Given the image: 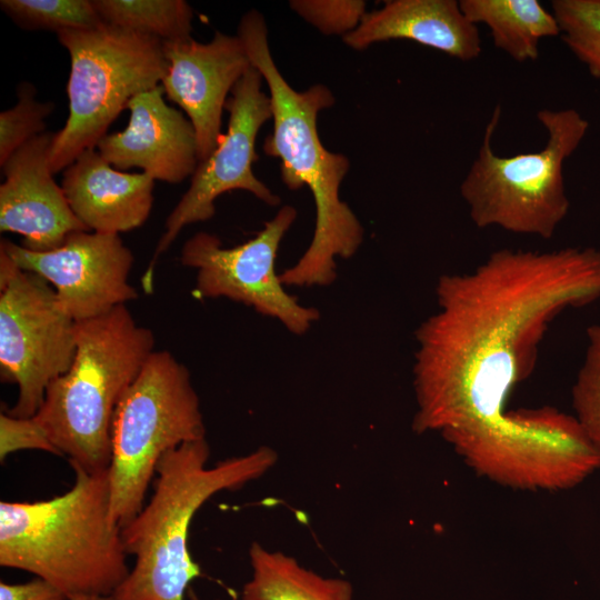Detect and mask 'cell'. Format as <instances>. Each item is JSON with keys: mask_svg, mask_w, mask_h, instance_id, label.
I'll use <instances>...</instances> for the list:
<instances>
[{"mask_svg": "<svg viewBox=\"0 0 600 600\" xmlns=\"http://www.w3.org/2000/svg\"><path fill=\"white\" fill-rule=\"evenodd\" d=\"M187 596L189 600H201L192 589L188 590Z\"/></svg>", "mask_w": 600, "mask_h": 600, "instance_id": "f546056e", "label": "cell"}, {"mask_svg": "<svg viewBox=\"0 0 600 600\" xmlns=\"http://www.w3.org/2000/svg\"><path fill=\"white\" fill-rule=\"evenodd\" d=\"M0 600H68V598L48 581L34 578L28 582H0Z\"/></svg>", "mask_w": 600, "mask_h": 600, "instance_id": "83f0119b", "label": "cell"}, {"mask_svg": "<svg viewBox=\"0 0 600 600\" xmlns=\"http://www.w3.org/2000/svg\"><path fill=\"white\" fill-rule=\"evenodd\" d=\"M571 394L573 416L600 457V324L587 329V348Z\"/></svg>", "mask_w": 600, "mask_h": 600, "instance_id": "cb8c5ba5", "label": "cell"}, {"mask_svg": "<svg viewBox=\"0 0 600 600\" xmlns=\"http://www.w3.org/2000/svg\"><path fill=\"white\" fill-rule=\"evenodd\" d=\"M161 84L132 98L124 130L106 134L97 150L118 170L140 168L154 180L180 183L198 164L196 130L179 110L163 100Z\"/></svg>", "mask_w": 600, "mask_h": 600, "instance_id": "2e32d148", "label": "cell"}, {"mask_svg": "<svg viewBox=\"0 0 600 600\" xmlns=\"http://www.w3.org/2000/svg\"><path fill=\"white\" fill-rule=\"evenodd\" d=\"M70 466L74 481L62 494L0 502V566L48 581L68 600L111 596L130 568L109 518V473Z\"/></svg>", "mask_w": 600, "mask_h": 600, "instance_id": "277c9868", "label": "cell"}, {"mask_svg": "<svg viewBox=\"0 0 600 600\" xmlns=\"http://www.w3.org/2000/svg\"><path fill=\"white\" fill-rule=\"evenodd\" d=\"M102 22L176 41L191 37L193 11L184 0H92Z\"/></svg>", "mask_w": 600, "mask_h": 600, "instance_id": "44dd1931", "label": "cell"}, {"mask_svg": "<svg viewBox=\"0 0 600 600\" xmlns=\"http://www.w3.org/2000/svg\"><path fill=\"white\" fill-rule=\"evenodd\" d=\"M53 136L46 131L32 138L1 167L0 231L20 234V246L34 252L59 248L72 232L89 231L53 179L48 161Z\"/></svg>", "mask_w": 600, "mask_h": 600, "instance_id": "9a60e30c", "label": "cell"}, {"mask_svg": "<svg viewBox=\"0 0 600 600\" xmlns=\"http://www.w3.org/2000/svg\"><path fill=\"white\" fill-rule=\"evenodd\" d=\"M0 8L18 27L31 31L59 33L102 22L92 0H1Z\"/></svg>", "mask_w": 600, "mask_h": 600, "instance_id": "7402d4cb", "label": "cell"}, {"mask_svg": "<svg viewBox=\"0 0 600 600\" xmlns=\"http://www.w3.org/2000/svg\"><path fill=\"white\" fill-rule=\"evenodd\" d=\"M204 438L200 400L189 370L171 352L154 350L113 414L110 521L121 528L142 509L167 452Z\"/></svg>", "mask_w": 600, "mask_h": 600, "instance_id": "52a82bcc", "label": "cell"}, {"mask_svg": "<svg viewBox=\"0 0 600 600\" xmlns=\"http://www.w3.org/2000/svg\"><path fill=\"white\" fill-rule=\"evenodd\" d=\"M0 249L20 269L47 280L76 322L102 316L138 297L129 283L133 256L120 234L76 231L62 246L44 252L1 239Z\"/></svg>", "mask_w": 600, "mask_h": 600, "instance_id": "4fadbf2b", "label": "cell"}, {"mask_svg": "<svg viewBox=\"0 0 600 600\" xmlns=\"http://www.w3.org/2000/svg\"><path fill=\"white\" fill-rule=\"evenodd\" d=\"M154 179L113 169L87 149L63 171L69 206L89 231L120 234L141 227L151 212Z\"/></svg>", "mask_w": 600, "mask_h": 600, "instance_id": "e0dca14e", "label": "cell"}, {"mask_svg": "<svg viewBox=\"0 0 600 600\" xmlns=\"http://www.w3.org/2000/svg\"><path fill=\"white\" fill-rule=\"evenodd\" d=\"M168 62L161 86L191 121L198 142L199 162L216 149L221 137V118L237 82L251 67L242 40L216 31L211 41L192 37L163 42Z\"/></svg>", "mask_w": 600, "mask_h": 600, "instance_id": "5bb4252c", "label": "cell"}, {"mask_svg": "<svg viewBox=\"0 0 600 600\" xmlns=\"http://www.w3.org/2000/svg\"><path fill=\"white\" fill-rule=\"evenodd\" d=\"M551 8L563 42L600 81V0H553Z\"/></svg>", "mask_w": 600, "mask_h": 600, "instance_id": "603a6c76", "label": "cell"}, {"mask_svg": "<svg viewBox=\"0 0 600 600\" xmlns=\"http://www.w3.org/2000/svg\"><path fill=\"white\" fill-rule=\"evenodd\" d=\"M57 37L69 52L71 69L69 116L48 152L53 174L84 150L96 149L132 98L161 84L168 67L162 40L104 22Z\"/></svg>", "mask_w": 600, "mask_h": 600, "instance_id": "ba28073f", "label": "cell"}, {"mask_svg": "<svg viewBox=\"0 0 600 600\" xmlns=\"http://www.w3.org/2000/svg\"><path fill=\"white\" fill-rule=\"evenodd\" d=\"M70 600H112L110 596H88L79 597Z\"/></svg>", "mask_w": 600, "mask_h": 600, "instance_id": "f1b7e54d", "label": "cell"}, {"mask_svg": "<svg viewBox=\"0 0 600 600\" xmlns=\"http://www.w3.org/2000/svg\"><path fill=\"white\" fill-rule=\"evenodd\" d=\"M296 217L293 207L283 206L254 238L232 248H224L217 236L208 232L188 239L180 262L197 269L196 297L242 302L277 318L294 334H303L318 320L319 311L301 306L289 294L276 271L280 242Z\"/></svg>", "mask_w": 600, "mask_h": 600, "instance_id": "7c38bea8", "label": "cell"}, {"mask_svg": "<svg viewBox=\"0 0 600 600\" xmlns=\"http://www.w3.org/2000/svg\"><path fill=\"white\" fill-rule=\"evenodd\" d=\"M262 76L251 64L228 98V131L221 134L208 159L199 162L191 183L168 216L153 256L141 278L142 289L151 293L159 257L168 250L188 224L211 219L216 199L231 190H246L269 206H278L276 196L253 173L256 140L260 128L272 118L270 97L261 90Z\"/></svg>", "mask_w": 600, "mask_h": 600, "instance_id": "8fae6325", "label": "cell"}, {"mask_svg": "<svg viewBox=\"0 0 600 600\" xmlns=\"http://www.w3.org/2000/svg\"><path fill=\"white\" fill-rule=\"evenodd\" d=\"M396 39L411 40L462 61L477 59L482 50L478 27L456 0L386 1L343 36V42L354 50Z\"/></svg>", "mask_w": 600, "mask_h": 600, "instance_id": "ac0fdd59", "label": "cell"}, {"mask_svg": "<svg viewBox=\"0 0 600 600\" xmlns=\"http://www.w3.org/2000/svg\"><path fill=\"white\" fill-rule=\"evenodd\" d=\"M76 348V321L52 286L0 249V374L19 390L6 412L33 417L48 386L71 367Z\"/></svg>", "mask_w": 600, "mask_h": 600, "instance_id": "30bf717a", "label": "cell"}, {"mask_svg": "<svg viewBox=\"0 0 600 600\" xmlns=\"http://www.w3.org/2000/svg\"><path fill=\"white\" fill-rule=\"evenodd\" d=\"M204 439L167 452L157 467L152 496L123 527L121 539L134 563L112 600H184L190 583L201 576L188 537L198 510L214 494L242 488L266 474L277 452L266 446L208 467Z\"/></svg>", "mask_w": 600, "mask_h": 600, "instance_id": "3957f363", "label": "cell"}, {"mask_svg": "<svg viewBox=\"0 0 600 600\" xmlns=\"http://www.w3.org/2000/svg\"><path fill=\"white\" fill-rule=\"evenodd\" d=\"M473 24H486L496 48L518 62L536 60L542 38L560 34L552 12L537 0H460Z\"/></svg>", "mask_w": 600, "mask_h": 600, "instance_id": "ffe728a7", "label": "cell"}, {"mask_svg": "<svg viewBox=\"0 0 600 600\" xmlns=\"http://www.w3.org/2000/svg\"><path fill=\"white\" fill-rule=\"evenodd\" d=\"M249 560L252 573L242 587L241 600H353L348 580L323 577L257 541L249 548Z\"/></svg>", "mask_w": 600, "mask_h": 600, "instance_id": "d6986e66", "label": "cell"}, {"mask_svg": "<svg viewBox=\"0 0 600 600\" xmlns=\"http://www.w3.org/2000/svg\"><path fill=\"white\" fill-rule=\"evenodd\" d=\"M18 102L0 112V166L32 138L46 132L44 119L53 111L51 101L36 99L32 83L22 82L17 88Z\"/></svg>", "mask_w": 600, "mask_h": 600, "instance_id": "d4e9b609", "label": "cell"}, {"mask_svg": "<svg viewBox=\"0 0 600 600\" xmlns=\"http://www.w3.org/2000/svg\"><path fill=\"white\" fill-rule=\"evenodd\" d=\"M237 36L270 93L273 129L263 150L280 160L283 183L293 191L307 186L316 204L311 243L299 261L280 274L281 282L328 286L337 277L336 258L352 257L363 240L360 221L339 196L349 159L327 150L318 133V114L334 104V97L321 83L297 91L287 82L272 58L264 18L257 10L243 14Z\"/></svg>", "mask_w": 600, "mask_h": 600, "instance_id": "7a4b0ae2", "label": "cell"}, {"mask_svg": "<svg viewBox=\"0 0 600 600\" xmlns=\"http://www.w3.org/2000/svg\"><path fill=\"white\" fill-rule=\"evenodd\" d=\"M457 454L479 476L530 491L571 489L600 469V457L576 417L553 407L510 410Z\"/></svg>", "mask_w": 600, "mask_h": 600, "instance_id": "9c48e42d", "label": "cell"}, {"mask_svg": "<svg viewBox=\"0 0 600 600\" xmlns=\"http://www.w3.org/2000/svg\"><path fill=\"white\" fill-rule=\"evenodd\" d=\"M154 334L126 304L76 322V354L69 370L47 388L33 416L60 457L87 471L108 470L116 408L154 351Z\"/></svg>", "mask_w": 600, "mask_h": 600, "instance_id": "5b68a950", "label": "cell"}, {"mask_svg": "<svg viewBox=\"0 0 600 600\" xmlns=\"http://www.w3.org/2000/svg\"><path fill=\"white\" fill-rule=\"evenodd\" d=\"M290 8L324 34H342L354 30L366 11L360 0H293Z\"/></svg>", "mask_w": 600, "mask_h": 600, "instance_id": "484cf974", "label": "cell"}, {"mask_svg": "<svg viewBox=\"0 0 600 600\" xmlns=\"http://www.w3.org/2000/svg\"><path fill=\"white\" fill-rule=\"evenodd\" d=\"M20 450H41L60 456L46 430L34 417L18 418L0 413V460Z\"/></svg>", "mask_w": 600, "mask_h": 600, "instance_id": "4316f807", "label": "cell"}, {"mask_svg": "<svg viewBox=\"0 0 600 600\" xmlns=\"http://www.w3.org/2000/svg\"><path fill=\"white\" fill-rule=\"evenodd\" d=\"M500 116L497 106L460 194L480 229L498 227L550 239L570 208L563 163L584 139L589 122L574 109H541L537 118L547 131L543 149L502 157L491 146Z\"/></svg>", "mask_w": 600, "mask_h": 600, "instance_id": "8992f818", "label": "cell"}, {"mask_svg": "<svg viewBox=\"0 0 600 600\" xmlns=\"http://www.w3.org/2000/svg\"><path fill=\"white\" fill-rule=\"evenodd\" d=\"M436 294L438 310L416 331L412 429L451 446L501 422L551 323L600 299V250H497L442 274Z\"/></svg>", "mask_w": 600, "mask_h": 600, "instance_id": "6da1fadb", "label": "cell"}]
</instances>
